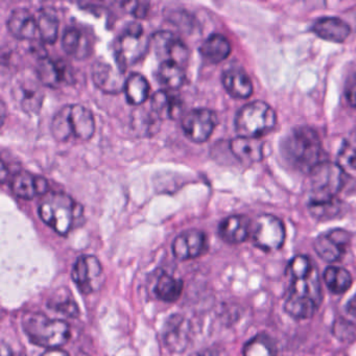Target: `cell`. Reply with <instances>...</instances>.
Instances as JSON below:
<instances>
[{
  "label": "cell",
  "instance_id": "cell-27",
  "mask_svg": "<svg viewBox=\"0 0 356 356\" xmlns=\"http://www.w3.org/2000/svg\"><path fill=\"white\" fill-rule=\"evenodd\" d=\"M124 91L127 102L130 105L138 107L149 99L151 86L143 74L134 72L127 78Z\"/></svg>",
  "mask_w": 356,
  "mask_h": 356
},
{
  "label": "cell",
  "instance_id": "cell-4",
  "mask_svg": "<svg viewBox=\"0 0 356 356\" xmlns=\"http://www.w3.org/2000/svg\"><path fill=\"white\" fill-rule=\"evenodd\" d=\"M51 134L59 143H66L72 137L87 141L95 132V120L88 108L79 104L66 105L54 116Z\"/></svg>",
  "mask_w": 356,
  "mask_h": 356
},
{
  "label": "cell",
  "instance_id": "cell-20",
  "mask_svg": "<svg viewBox=\"0 0 356 356\" xmlns=\"http://www.w3.org/2000/svg\"><path fill=\"white\" fill-rule=\"evenodd\" d=\"M252 222L245 216H231L225 218L218 227V234L230 245H238L247 241L251 234Z\"/></svg>",
  "mask_w": 356,
  "mask_h": 356
},
{
  "label": "cell",
  "instance_id": "cell-30",
  "mask_svg": "<svg viewBox=\"0 0 356 356\" xmlns=\"http://www.w3.org/2000/svg\"><path fill=\"white\" fill-rule=\"evenodd\" d=\"M39 38L47 44H54L59 34L60 22L55 11L51 9H41L38 17Z\"/></svg>",
  "mask_w": 356,
  "mask_h": 356
},
{
  "label": "cell",
  "instance_id": "cell-39",
  "mask_svg": "<svg viewBox=\"0 0 356 356\" xmlns=\"http://www.w3.org/2000/svg\"><path fill=\"white\" fill-rule=\"evenodd\" d=\"M346 99L352 108L356 109V74L349 79L346 87Z\"/></svg>",
  "mask_w": 356,
  "mask_h": 356
},
{
  "label": "cell",
  "instance_id": "cell-15",
  "mask_svg": "<svg viewBox=\"0 0 356 356\" xmlns=\"http://www.w3.org/2000/svg\"><path fill=\"white\" fill-rule=\"evenodd\" d=\"M49 185L44 177L37 176L29 172H18L11 179V189L20 199L33 200L37 195L49 193Z\"/></svg>",
  "mask_w": 356,
  "mask_h": 356
},
{
  "label": "cell",
  "instance_id": "cell-26",
  "mask_svg": "<svg viewBox=\"0 0 356 356\" xmlns=\"http://www.w3.org/2000/svg\"><path fill=\"white\" fill-rule=\"evenodd\" d=\"M62 47L67 55L84 59L90 55V44L86 36L76 26H68L62 36Z\"/></svg>",
  "mask_w": 356,
  "mask_h": 356
},
{
  "label": "cell",
  "instance_id": "cell-1",
  "mask_svg": "<svg viewBox=\"0 0 356 356\" xmlns=\"http://www.w3.org/2000/svg\"><path fill=\"white\" fill-rule=\"evenodd\" d=\"M287 274L291 282L285 300V309L298 318H312L323 299L316 264L307 256H295L287 266Z\"/></svg>",
  "mask_w": 356,
  "mask_h": 356
},
{
  "label": "cell",
  "instance_id": "cell-17",
  "mask_svg": "<svg viewBox=\"0 0 356 356\" xmlns=\"http://www.w3.org/2000/svg\"><path fill=\"white\" fill-rule=\"evenodd\" d=\"M206 236L202 231L191 229L175 238L172 250L179 260H189L201 255L205 249Z\"/></svg>",
  "mask_w": 356,
  "mask_h": 356
},
{
  "label": "cell",
  "instance_id": "cell-25",
  "mask_svg": "<svg viewBox=\"0 0 356 356\" xmlns=\"http://www.w3.org/2000/svg\"><path fill=\"white\" fill-rule=\"evenodd\" d=\"M200 54L209 63H220L230 55L231 44L222 35L212 34L200 47Z\"/></svg>",
  "mask_w": 356,
  "mask_h": 356
},
{
  "label": "cell",
  "instance_id": "cell-23",
  "mask_svg": "<svg viewBox=\"0 0 356 356\" xmlns=\"http://www.w3.org/2000/svg\"><path fill=\"white\" fill-rule=\"evenodd\" d=\"M312 32L324 39L334 43H343L351 33L349 24L337 17H323L316 20L312 26Z\"/></svg>",
  "mask_w": 356,
  "mask_h": 356
},
{
  "label": "cell",
  "instance_id": "cell-8",
  "mask_svg": "<svg viewBox=\"0 0 356 356\" xmlns=\"http://www.w3.org/2000/svg\"><path fill=\"white\" fill-rule=\"evenodd\" d=\"M345 170L337 163L321 161L310 172V201L325 202L337 199L345 184Z\"/></svg>",
  "mask_w": 356,
  "mask_h": 356
},
{
  "label": "cell",
  "instance_id": "cell-32",
  "mask_svg": "<svg viewBox=\"0 0 356 356\" xmlns=\"http://www.w3.org/2000/svg\"><path fill=\"white\" fill-rule=\"evenodd\" d=\"M49 308L68 316V318H76L80 314L78 304L74 301L70 291L62 289L58 291L57 295L53 296L49 301Z\"/></svg>",
  "mask_w": 356,
  "mask_h": 356
},
{
  "label": "cell",
  "instance_id": "cell-31",
  "mask_svg": "<svg viewBox=\"0 0 356 356\" xmlns=\"http://www.w3.org/2000/svg\"><path fill=\"white\" fill-rule=\"evenodd\" d=\"M157 76L160 84L168 90H176L182 87L186 76L184 67L172 62H161Z\"/></svg>",
  "mask_w": 356,
  "mask_h": 356
},
{
  "label": "cell",
  "instance_id": "cell-16",
  "mask_svg": "<svg viewBox=\"0 0 356 356\" xmlns=\"http://www.w3.org/2000/svg\"><path fill=\"white\" fill-rule=\"evenodd\" d=\"M92 80L95 86L105 93L116 95L122 92L126 84V78L120 70H115L104 61H97L92 66Z\"/></svg>",
  "mask_w": 356,
  "mask_h": 356
},
{
  "label": "cell",
  "instance_id": "cell-40",
  "mask_svg": "<svg viewBox=\"0 0 356 356\" xmlns=\"http://www.w3.org/2000/svg\"><path fill=\"white\" fill-rule=\"evenodd\" d=\"M346 310H347L350 316L356 318V295L353 296V297L348 301L347 305H346Z\"/></svg>",
  "mask_w": 356,
  "mask_h": 356
},
{
  "label": "cell",
  "instance_id": "cell-43",
  "mask_svg": "<svg viewBox=\"0 0 356 356\" xmlns=\"http://www.w3.org/2000/svg\"><path fill=\"white\" fill-rule=\"evenodd\" d=\"M199 356H216L214 354L210 353V352H208V353L206 354H200Z\"/></svg>",
  "mask_w": 356,
  "mask_h": 356
},
{
  "label": "cell",
  "instance_id": "cell-22",
  "mask_svg": "<svg viewBox=\"0 0 356 356\" xmlns=\"http://www.w3.org/2000/svg\"><path fill=\"white\" fill-rule=\"evenodd\" d=\"M264 145L259 138H247L237 136L230 143V149L233 155L241 163L251 165L264 159Z\"/></svg>",
  "mask_w": 356,
  "mask_h": 356
},
{
  "label": "cell",
  "instance_id": "cell-3",
  "mask_svg": "<svg viewBox=\"0 0 356 356\" xmlns=\"http://www.w3.org/2000/svg\"><path fill=\"white\" fill-rule=\"evenodd\" d=\"M82 205L63 193H49L38 207L41 220L58 234L67 235L83 218Z\"/></svg>",
  "mask_w": 356,
  "mask_h": 356
},
{
  "label": "cell",
  "instance_id": "cell-9",
  "mask_svg": "<svg viewBox=\"0 0 356 356\" xmlns=\"http://www.w3.org/2000/svg\"><path fill=\"white\" fill-rule=\"evenodd\" d=\"M250 236L258 249L274 252L282 248L286 232L280 218L270 214H261L252 222Z\"/></svg>",
  "mask_w": 356,
  "mask_h": 356
},
{
  "label": "cell",
  "instance_id": "cell-34",
  "mask_svg": "<svg viewBox=\"0 0 356 356\" xmlns=\"http://www.w3.org/2000/svg\"><path fill=\"white\" fill-rule=\"evenodd\" d=\"M308 210L314 218L320 220H330L339 216L341 210V204L337 199L325 202L310 201L308 204Z\"/></svg>",
  "mask_w": 356,
  "mask_h": 356
},
{
  "label": "cell",
  "instance_id": "cell-24",
  "mask_svg": "<svg viewBox=\"0 0 356 356\" xmlns=\"http://www.w3.org/2000/svg\"><path fill=\"white\" fill-rule=\"evenodd\" d=\"M183 104L180 97L168 90H159L152 95V111L160 120H177L182 113Z\"/></svg>",
  "mask_w": 356,
  "mask_h": 356
},
{
  "label": "cell",
  "instance_id": "cell-14",
  "mask_svg": "<svg viewBox=\"0 0 356 356\" xmlns=\"http://www.w3.org/2000/svg\"><path fill=\"white\" fill-rule=\"evenodd\" d=\"M191 332L188 321L181 314H172L164 326L163 341L166 348L175 353L185 351L191 341Z\"/></svg>",
  "mask_w": 356,
  "mask_h": 356
},
{
  "label": "cell",
  "instance_id": "cell-12",
  "mask_svg": "<svg viewBox=\"0 0 356 356\" xmlns=\"http://www.w3.org/2000/svg\"><path fill=\"white\" fill-rule=\"evenodd\" d=\"M218 124V116L212 110L193 109L187 112L182 120L185 136L195 143L207 141Z\"/></svg>",
  "mask_w": 356,
  "mask_h": 356
},
{
  "label": "cell",
  "instance_id": "cell-29",
  "mask_svg": "<svg viewBox=\"0 0 356 356\" xmlns=\"http://www.w3.org/2000/svg\"><path fill=\"white\" fill-rule=\"evenodd\" d=\"M325 284L334 295L345 293L353 283L351 274L341 266H330L323 274Z\"/></svg>",
  "mask_w": 356,
  "mask_h": 356
},
{
  "label": "cell",
  "instance_id": "cell-5",
  "mask_svg": "<svg viewBox=\"0 0 356 356\" xmlns=\"http://www.w3.org/2000/svg\"><path fill=\"white\" fill-rule=\"evenodd\" d=\"M22 327L29 339L39 347L57 349L70 339V327L61 320L49 318L43 314H26Z\"/></svg>",
  "mask_w": 356,
  "mask_h": 356
},
{
  "label": "cell",
  "instance_id": "cell-28",
  "mask_svg": "<svg viewBox=\"0 0 356 356\" xmlns=\"http://www.w3.org/2000/svg\"><path fill=\"white\" fill-rule=\"evenodd\" d=\"M183 289H184V283L181 279L166 273H162L156 282L154 293L158 299L172 303L181 297Z\"/></svg>",
  "mask_w": 356,
  "mask_h": 356
},
{
  "label": "cell",
  "instance_id": "cell-33",
  "mask_svg": "<svg viewBox=\"0 0 356 356\" xmlns=\"http://www.w3.org/2000/svg\"><path fill=\"white\" fill-rule=\"evenodd\" d=\"M160 118L154 113L145 110H136L133 113L132 126L135 132L140 135L154 134L159 128Z\"/></svg>",
  "mask_w": 356,
  "mask_h": 356
},
{
  "label": "cell",
  "instance_id": "cell-18",
  "mask_svg": "<svg viewBox=\"0 0 356 356\" xmlns=\"http://www.w3.org/2000/svg\"><path fill=\"white\" fill-rule=\"evenodd\" d=\"M12 36L19 40H34L39 37L37 18L28 9L14 10L7 22Z\"/></svg>",
  "mask_w": 356,
  "mask_h": 356
},
{
  "label": "cell",
  "instance_id": "cell-11",
  "mask_svg": "<svg viewBox=\"0 0 356 356\" xmlns=\"http://www.w3.org/2000/svg\"><path fill=\"white\" fill-rule=\"evenodd\" d=\"M152 45L161 62H172L185 67L189 59V49L180 37L168 31L156 32Z\"/></svg>",
  "mask_w": 356,
  "mask_h": 356
},
{
  "label": "cell",
  "instance_id": "cell-35",
  "mask_svg": "<svg viewBox=\"0 0 356 356\" xmlns=\"http://www.w3.org/2000/svg\"><path fill=\"white\" fill-rule=\"evenodd\" d=\"M243 356H276L272 345L264 337H254L245 343Z\"/></svg>",
  "mask_w": 356,
  "mask_h": 356
},
{
  "label": "cell",
  "instance_id": "cell-42",
  "mask_svg": "<svg viewBox=\"0 0 356 356\" xmlns=\"http://www.w3.org/2000/svg\"><path fill=\"white\" fill-rule=\"evenodd\" d=\"M1 354H3V356H26L24 355V354L13 353V352L11 351V349H9V348L6 347V346H3Z\"/></svg>",
  "mask_w": 356,
  "mask_h": 356
},
{
  "label": "cell",
  "instance_id": "cell-2",
  "mask_svg": "<svg viewBox=\"0 0 356 356\" xmlns=\"http://www.w3.org/2000/svg\"><path fill=\"white\" fill-rule=\"evenodd\" d=\"M283 155L293 168L301 172H312L320 163L322 141L310 127L293 129L282 145Z\"/></svg>",
  "mask_w": 356,
  "mask_h": 356
},
{
  "label": "cell",
  "instance_id": "cell-7",
  "mask_svg": "<svg viewBox=\"0 0 356 356\" xmlns=\"http://www.w3.org/2000/svg\"><path fill=\"white\" fill-rule=\"evenodd\" d=\"M149 43L141 24L129 22L114 45L118 70L124 74L127 68L143 59L149 51Z\"/></svg>",
  "mask_w": 356,
  "mask_h": 356
},
{
  "label": "cell",
  "instance_id": "cell-10",
  "mask_svg": "<svg viewBox=\"0 0 356 356\" xmlns=\"http://www.w3.org/2000/svg\"><path fill=\"white\" fill-rule=\"evenodd\" d=\"M72 276L81 293L85 295L99 291L105 281L103 266L92 255L80 256L72 268Z\"/></svg>",
  "mask_w": 356,
  "mask_h": 356
},
{
  "label": "cell",
  "instance_id": "cell-21",
  "mask_svg": "<svg viewBox=\"0 0 356 356\" xmlns=\"http://www.w3.org/2000/svg\"><path fill=\"white\" fill-rule=\"evenodd\" d=\"M222 85L234 99H249L253 93V84L247 72L241 67H230L222 72Z\"/></svg>",
  "mask_w": 356,
  "mask_h": 356
},
{
  "label": "cell",
  "instance_id": "cell-6",
  "mask_svg": "<svg viewBox=\"0 0 356 356\" xmlns=\"http://www.w3.org/2000/svg\"><path fill=\"white\" fill-rule=\"evenodd\" d=\"M277 116L274 109L261 101L243 106L235 118V130L241 137L259 138L274 129Z\"/></svg>",
  "mask_w": 356,
  "mask_h": 356
},
{
  "label": "cell",
  "instance_id": "cell-37",
  "mask_svg": "<svg viewBox=\"0 0 356 356\" xmlns=\"http://www.w3.org/2000/svg\"><path fill=\"white\" fill-rule=\"evenodd\" d=\"M337 164L343 170H356V149L349 143H343L337 155Z\"/></svg>",
  "mask_w": 356,
  "mask_h": 356
},
{
  "label": "cell",
  "instance_id": "cell-38",
  "mask_svg": "<svg viewBox=\"0 0 356 356\" xmlns=\"http://www.w3.org/2000/svg\"><path fill=\"white\" fill-rule=\"evenodd\" d=\"M124 9L128 13L132 14L136 18H145L149 9V3H139V1H129L122 3Z\"/></svg>",
  "mask_w": 356,
  "mask_h": 356
},
{
  "label": "cell",
  "instance_id": "cell-13",
  "mask_svg": "<svg viewBox=\"0 0 356 356\" xmlns=\"http://www.w3.org/2000/svg\"><path fill=\"white\" fill-rule=\"evenodd\" d=\"M351 236L350 233L343 229H333L328 232L322 233L316 237L314 243V249L318 257L324 261L332 264L339 261L347 251Z\"/></svg>",
  "mask_w": 356,
  "mask_h": 356
},
{
  "label": "cell",
  "instance_id": "cell-36",
  "mask_svg": "<svg viewBox=\"0 0 356 356\" xmlns=\"http://www.w3.org/2000/svg\"><path fill=\"white\" fill-rule=\"evenodd\" d=\"M22 106L24 111L37 112L40 109L43 103V95L37 88H29V87H22Z\"/></svg>",
  "mask_w": 356,
  "mask_h": 356
},
{
  "label": "cell",
  "instance_id": "cell-41",
  "mask_svg": "<svg viewBox=\"0 0 356 356\" xmlns=\"http://www.w3.org/2000/svg\"><path fill=\"white\" fill-rule=\"evenodd\" d=\"M41 356H70V354L57 348V349L47 350V351H45Z\"/></svg>",
  "mask_w": 356,
  "mask_h": 356
},
{
  "label": "cell",
  "instance_id": "cell-19",
  "mask_svg": "<svg viewBox=\"0 0 356 356\" xmlns=\"http://www.w3.org/2000/svg\"><path fill=\"white\" fill-rule=\"evenodd\" d=\"M36 70L41 83L49 87L59 86L61 83H67L72 78L70 67L65 61L51 60L47 56L39 58Z\"/></svg>",
  "mask_w": 356,
  "mask_h": 356
}]
</instances>
